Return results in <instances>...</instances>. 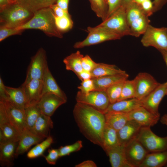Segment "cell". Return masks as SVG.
I'll return each instance as SVG.
<instances>
[{
    "instance_id": "obj_4",
    "label": "cell",
    "mask_w": 167,
    "mask_h": 167,
    "mask_svg": "<svg viewBox=\"0 0 167 167\" xmlns=\"http://www.w3.org/2000/svg\"><path fill=\"white\" fill-rule=\"evenodd\" d=\"M97 27L119 35L131 36L126 17V9L121 6L111 15Z\"/></svg>"
},
{
    "instance_id": "obj_42",
    "label": "cell",
    "mask_w": 167,
    "mask_h": 167,
    "mask_svg": "<svg viewBox=\"0 0 167 167\" xmlns=\"http://www.w3.org/2000/svg\"><path fill=\"white\" fill-rule=\"evenodd\" d=\"M24 31L15 28H9L0 26V41H2L11 36L20 35Z\"/></svg>"
},
{
    "instance_id": "obj_50",
    "label": "cell",
    "mask_w": 167,
    "mask_h": 167,
    "mask_svg": "<svg viewBox=\"0 0 167 167\" xmlns=\"http://www.w3.org/2000/svg\"><path fill=\"white\" fill-rule=\"evenodd\" d=\"M153 4L154 12L161 10L167 3V0H154Z\"/></svg>"
},
{
    "instance_id": "obj_1",
    "label": "cell",
    "mask_w": 167,
    "mask_h": 167,
    "mask_svg": "<svg viewBox=\"0 0 167 167\" xmlns=\"http://www.w3.org/2000/svg\"><path fill=\"white\" fill-rule=\"evenodd\" d=\"M73 115L83 135L92 143L102 148L106 123L104 113L90 105L77 102Z\"/></svg>"
},
{
    "instance_id": "obj_24",
    "label": "cell",
    "mask_w": 167,
    "mask_h": 167,
    "mask_svg": "<svg viewBox=\"0 0 167 167\" xmlns=\"http://www.w3.org/2000/svg\"><path fill=\"white\" fill-rule=\"evenodd\" d=\"M140 106L141 101L136 98L121 100L110 104L104 113L110 111L128 113Z\"/></svg>"
},
{
    "instance_id": "obj_39",
    "label": "cell",
    "mask_w": 167,
    "mask_h": 167,
    "mask_svg": "<svg viewBox=\"0 0 167 167\" xmlns=\"http://www.w3.org/2000/svg\"><path fill=\"white\" fill-rule=\"evenodd\" d=\"M135 90L134 79H126L124 82L120 96L118 101L135 98Z\"/></svg>"
},
{
    "instance_id": "obj_20",
    "label": "cell",
    "mask_w": 167,
    "mask_h": 167,
    "mask_svg": "<svg viewBox=\"0 0 167 167\" xmlns=\"http://www.w3.org/2000/svg\"><path fill=\"white\" fill-rule=\"evenodd\" d=\"M105 152L109 157L112 167H132L126 159L124 146L120 145L110 148Z\"/></svg>"
},
{
    "instance_id": "obj_60",
    "label": "cell",
    "mask_w": 167,
    "mask_h": 167,
    "mask_svg": "<svg viewBox=\"0 0 167 167\" xmlns=\"http://www.w3.org/2000/svg\"><path fill=\"white\" fill-rule=\"evenodd\" d=\"M26 0H22V2L20 3H20V4H22V3H23L24 2H25Z\"/></svg>"
},
{
    "instance_id": "obj_27",
    "label": "cell",
    "mask_w": 167,
    "mask_h": 167,
    "mask_svg": "<svg viewBox=\"0 0 167 167\" xmlns=\"http://www.w3.org/2000/svg\"><path fill=\"white\" fill-rule=\"evenodd\" d=\"M167 164V150L149 153L139 167H165Z\"/></svg>"
},
{
    "instance_id": "obj_23",
    "label": "cell",
    "mask_w": 167,
    "mask_h": 167,
    "mask_svg": "<svg viewBox=\"0 0 167 167\" xmlns=\"http://www.w3.org/2000/svg\"><path fill=\"white\" fill-rule=\"evenodd\" d=\"M18 142L0 143V162L2 165L11 166L13 163Z\"/></svg>"
},
{
    "instance_id": "obj_58",
    "label": "cell",
    "mask_w": 167,
    "mask_h": 167,
    "mask_svg": "<svg viewBox=\"0 0 167 167\" xmlns=\"http://www.w3.org/2000/svg\"><path fill=\"white\" fill-rule=\"evenodd\" d=\"M146 0H134L133 2L140 5L142 2Z\"/></svg>"
},
{
    "instance_id": "obj_55",
    "label": "cell",
    "mask_w": 167,
    "mask_h": 167,
    "mask_svg": "<svg viewBox=\"0 0 167 167\" xmlns=\"http://www.w3.org/2000/svg\"><path fill=\"white\" fill-rule=\"evenodd\" d=\"M134 0H122L121 6L125 9Z\"/></svg>"
},
{
    "instance_id": "obj_7",
    "label": "cell",
    "mask_w": 167,
    "mask_h": 167,
    "mask_svg": "<svg viewBox=\"0 0 167 167\" xmlns=\"http://www.w3.org/2000/svg\"><path fill=\"white\" fill-rule=\"evenodd\" d=\"M88 34L84 40L76 42L74 45L75 48H81L85 47L98 44L103 42L121 39L118 35L96 26L87 28Z\"/></svg>"
},
{
    "instance_id": "obj_57",
    "label": "cell",
    "mask_w": 167,
    "mask_h": 167,
    "mask_svg": "<svg viewBox=\"0 0 167 167\" xmlns=\"http://www.w3.org/2000/svg\"><path fill=\"white\" fill-rule=\"evenodd\" d=\"M159 51L161 53L163 58L167 66V51L161 50ZM165 83L167 84V81Z\"/></svg>"
},
{
    "instance_id": "obj_3",
    "label": "cell",
    "mask_w": 167,
    "mask_h": 167,
    "mask_svg": "<svg viewBox=\"0 0 167 167\" xmlns=\"http://www.w3.org/2000/svg\"><path fill=\"white\" fill-rule=\"evenodd\" d=\"M34 12L17 3L8 5L0 10V26L17 28L33 17Z\"/></svg>"
},
{
    "instance_id": "obj_59",
    "label": "cell",
    "mask_w": 167,
    "mask_h": 167,
    "mask_svg": "<svg viewBox=\"0 0 167 167\" xmlns=\"http://www.w3.org/2000/svg\"><path fill=\"white\" fill-rule=\"evenodd\" d=\"M22 0H11V4L15 3H20Z\"/></svg>"
},
{
    "instance_id": "obj_51",
    "label": "cell",
    "mask_w": 167,
    "mask_h": 167,
    "mask_svg": "<svg viewBox=\"0 0 167 167\" xmlns=\"http://www.w3.org/2000/svg\"><path fill=\"white\" fill-rule=\"evenodd\" d=\"M77 76L82 81L85 80L92 79L91 72L84 70Z\"/></svg>"
},
{
    "instance_id": "obj_31",
    "label": "cell",
    "mask_w": 167,
    "mask_h": 167,
    "mask_svg": "<svg viewBox=\"0 0 167 167\" xmlns=\"http://www.w3.org/2000/svg\"><path fill=\"white\" fill-rule=\"evenodd\" d=\"M120 145L117 131L105 123L103 133L102 149L105 151L110 148Z\"/></svg>"
},
{
    "instance_id": "obj_9",
    "label": "cell",
    "mask_w": 167,
    "mask_h": 167,
    "mask_svg": "<svg viewBox=\"0 0 167 167\" xmlns=\"http://www.w3.org/2000/svg\"><path fill=\"white\" fill-rule=\"evenodd\" d=\"M75 99L77 102L90 105L104 113L110 104L105 91L95 90L84 94L79 91Z\"/></svg>"
},
{
    "instance_id": "obj_43",
    "label": "cell",
    "mask_w": 167,
    "mask_h": 167,
    "mask_svg": "<svg viewBox=\"0 0 167 167\" xmlns=\"http://www.w3.org/2000/svg\"><path fill=\"white\" fill-rule=\"evenodd\" d=\"M78 88L81 92L84 94H87L95 90V87L93 79H91L82 81L80 85L78 87Z\"/></svg>"
},
{
    "instance_id": "obj_12",
    "label": "cell",
    "mask_w": 167,
    "mask_h": 167,
    "mask_svg": "<svg viewBox=\"0 0 167 167\" xmlns=\"http://www.w3.org/2000/svg\"><path fill=\"white\" fill-rule=\"evenodd\" d=\"M20 134L11 125L4 105H0V143L18 142Z\"/></svg>"
},
{
    "instance_id": "obj_10",
    "label": "cell",
    "mask_w": 167,
    "mask_h": 167,
    "mask_svg": "<svg viewBox=\"0 0 167 167\" xmlns=\"http://www.w3.org/2000/svg\"><path fill=\"white\" fill-rule=\"evenodd\" d=\"M135 90V98L142 100L160 84L151 75L146 72L139 73L134 79Z\"/></svg>"
},
{
    "instance_id": "obj_16",
    "label": "cell",
    "mask_w": 167,
    "mask_h": 167,
    "mask_svg": "<svg viewBox=\"0 0 167 167\" xmlns=\"http://www.w3.org/2000/svg\"><path fill=\"white\" fill-rule=\"evenodd\" d=\"M67 100L54 94L44 93L37 104L41 113L51 117L57 109Z\"/></svg>"
},
{
    "instance_id": "obj_14",
    "label": "cell",
    "mask_w": 167,
    "mask_h": 167,
    "mask_svg": "<svg viewBox=\"0 0 167 167\" xmlns=\"http://www.w3.org/2000/svg\"><path fill=\"white\" fill-rule=\"evenodd\" d=\"M0 101L4 104L11 124L21 134L25 129L24 109L15 106L8 101Z\"/></svg>"
},
{
    "instance_id": "obj_25",
    "label": "cell",
    "mask_w": 167,
    "mask_h": 167,
    "mask_svg": "<svg viewBox=\"0 0 167 167\" xmlns=\"http://www.w3.org/2000/svg\"><path fill=\"white\" fill-rule=\"evenodd\" d=\"M8 101L15 106L24 109L27 106V100L22 86L15 88L6 86Z\"/></svg>"
},
{
    "instance_id": "obj_18",
    "label": "cell",
    "mask_w": 167,
    "mask_h": 167,
    "mask_svg": "<svg viewBox=\"0 0 167 167\" xmlns=\"http://www.w3.org/2000/svg\"><path fill=\"white\" fill-rule=\"evenodd\" d=\"M141 126L137 122L129 120L125 125L117 131L119 143L121 145L126 146L133 139L136 138Z\"/></svg>"
},
{
    "instance_id": "obj_49",
    "label": "cell",
    "mask_w": 167,
    "mask_h": 167,
    "mask_svg": "<svg viewBox=\"0 0 167 167\" xmlns=\"http://www.w3.org/2000/svg\"><path fill=\"white\" fill-rule=\"evenodd\" d=\"M7 100L6 86L4 85L2 78L0 77V101Z\"/></svg>"
},
{
    "instance_id": "obj_2",
    "label": "cell",
    "mask_w": 167,
    "mask_h": 167,
    "mask_svg": "<svg viewBox=\"0 0 167 167\" xmlns=\"http://www.w3.org/2000/svg\"><path fill=\"white\" fill-rule=\"evenodd\" d=\"M16 28L24 30L28 29H39L48 36L59 38L63 37L62 33L58 30L56 25L54 13L49 7L36 11L31 19Z\"/></svg>"
},
{
    "instance_id": "obj_6",
    "label": "cell",
    "mask_w": 167,
    "mask_h": 167,
    "mask_svg": "<svg viewBox=\"0 0 167 167\" xmlns=\"http://www.w3.org/2000/svg\"><path fill=\"white\" fill-rule=\"evenodd\" d=\"M141 42L145 47L152 46L159 51H167V28H157L149 24Z\"/></svg>"
},
{
    "instance_id": "obj_33",
    "label": "cell",
    "mask_w": 167,
    "mask_h": 167,
    "mask_svg": "<svg viewBox=\"0 0 167 167\" xmlns=\"http://www.w3.org/2000/svg\"><path fill=\"white\" fill-rule=\"evenodd\" d=\"M25 129L30 130L41 113L37 105H29L24 109Z\"/></svg>"
},
{
    "instance_id": "obj_36",
    "label": "cell",
    "mask_w": 167,
    "mask_h": 167,
    "mask_svg": "<svg viewBox=\"0 0 167 167\" xmlns=\"http://www.w3.org/2000/svg\"><path fill=\"white\" fill-rule=\"evenodd\" d=\"M126 19L129 25L135 19L144 15H147L140 5L133 2L126 7Z\"/></svg>"
},
{
    "instance_id": "obj_46",
    "label": "cell",
    "mask_w": 167,
    "mask_h": 167,
    "mask_svg": "<svg viewBox=\"0 0 167 167\" xmlns=\"http://www.w3.org/2000/svg\"><path fill=\"white\" fill-rule=\"evenodd\" d=\"M106 0L108 7L107 19L121 6L122 0Z\"/></svg>"
},
{
    "instance_id": "obj_8",
    "label": "cell",
    "mask_w": 167,
    "mask_h": 167,
    "mask_svg": "<svg viewBox=\"0 0 167 167\" xmlns=\"http://www.w3.org/2000/svg\"><path fill=\"white\" fill-rule=\"evenodd\" d=\"M48 67L46 51L42 48H41L31 58L23 83H26L32 79L42 80Z\"/></svg>"
},
{
    "instance_id": "obj_21",
    "label": "cell",
    "mask_w": 167,
    "mask_h": 167,
    "mask_svg": "<svg viewBox=\"0 0 167 167\" xmlns=\"http://www.w3.org/2000/svg\"><path fill=\"white\" fill-rule=\"evenodd\" d=\"M129 75L126 73L92 79L93 81L95 90L105 91L110 86L127 79Z\"/></svg>"
},
{
    "instance_id": "obj_28",
    "label": "cell",
    "mask_w": 167,
    "mask_h": 167,
    "mask_svg": "<svg viewBox=\"0 0 167 167\" xmlns=\"http://www.w3.org/2000/svg\"><path fill=\"white\" fill-rule=\"evenodd\" d=\"M104 114L106 123L117 131L122 128L130 120L128 113L110 111Z\"/></svg>"
},
{
    "instance_id": "obj_56",
    "label": "cell",
    "mask_w": 167,
    "mask_h": 167,
    "mask_svg": "<svg viewBox=\"0 0 167 167\" xmlns=\"http://www.w3.org/2000/svg\"><path fill=\"white\" fill-rule=\"evenodd\" d=\"M160 119L161 123L167 127V113L164 114L160 118Z\"/></svg>"
},
{
    "instance_id": "obj_45",
    "label": "cell",
    "mask_w": 167,
    "mask_h": 167,
    "mask_svg": "<svg viewBox=\"0 0 167 167\" xmlns=\"http://www.w3.org/2000/svg\"><path fill=\"white\" fill-rule=\"evenodd\" d=\"M48 152V154L45 157L47 162L50 165H55L57 160L60 158L58 149H49Z\"/></svg>"
},
{
    "instance_id": "obj_32",
    "label": "cell",
    "mask_w": 167,
    "mask_h": 167,
    "mask_svg": "<svg viewBox=\"0 0 167 167\" xmlns=\"http://www.w3.org/2000/svg\"><path fill=\"white\" fill-rule=\"evenodd\" d=\"M150 20L146 15L135 19L129 24L131 36L139 37L143 35L150 24Z\"/></svg>"
},
{
    "instance_id": "obj_5",
    "label": "cell",
    "mask_w": 167,
    "mask_h": 167,
    "mask_svg": "<svg viewBox=\"0 0 167 167\" xmlns=\"http://www.w3.org/2000/svg\"><path fill=\"white\" fill-rule=\"evenodd\" d=\"M136 138L149 153L167 150V136L156 135L151 127H141Z\"/></svg>"
},
{
    "instance_id": "obj_11",
    "label": "cell",
    "mask_w": 167,
    "mask_h": 167,
    "mask_svg": "<svg viewBox=\"0 0 167 167\" xmlns=\"http://www.w3.org/2000/svg\"><path fill=\"white\" fill-rule=\"evenodd\" d=\"M125 147L126 157L128 163L132 167H139L149 152L137 138Z\"/></svg>"
},
{
    "instance_id": "obj_17",
    "label": "cell",
    "mask_w": 167,
    "mask_h": 167,
    "mask_svg": "<svg viewBox=\"0 0 167 167\" xmlns=\"http://www.w3.org/2000/svg\"><path fill=\"white\" fill-rule=\"evenodd\" d=\"M130 120L137 122L142 127L153 126L160 119V116L155 115L143 106L128 113Z\"/></svg>"
},
{
    "instance_id": "obj_30",
    "label": "cell",
    "mask_w": 167,
    "mask_h": 167,
    "mask_svg": "<svg viewBox=\"0 0 167 167\" xmlns=\"http://www.w3.org/2000/svg\"><path fill=\"white\" fill-rule=\"evenodd\" d=\"M84 56L78 50L66 57L63 60L66 69L74 72L77 76L83 70L82 59Z\"/></svg>"
},
{
    "instance_id": "obj_44",
    "label": "cell",
    "mask_w": 167,
    "mask_h": 167,
    "mask_svg": "<svg viewBox=\"0 0 167 167\" xmlns=\"http://www.w3.org/2000/svg\"><path fill=\"white\" fill-rule=\"evenodd\" d=\"M95 62L88 55L84 56L82 58L81 64L83 70L91 72L96 66Z\"/></svg>"
},
{
    "instance_id": "obj_47",
    "label": "cell",
    "mask_w": 167,
    "mask_h": 167,
    "mask_svg": "<svg viewBox=\"0 0 167 167\" xmlns=\"http://www.w3.org/2000/svg\"><path fill=\"white\" fill-rule=\"evenodd\" d=\"M140 5L148 17L151 16L154 13L153 4L151 0H146Z\"/></svg>"
},
{
    "instance_id": "obj_13",
    "label": "cell",
    "mask_w": 167,
    "mask_h": 167,
    "mask_svg": "<svg viewBox=\"0 0 167 167\" xmlns=\"http://www.w3.org/2000/svg\"><path fill=\"white\" fill-rule=\"evenodd\" d=\"M167 84H160L145 98L141 100L142 106L153 113L160 116L159 104L164 97L166 95Z\"/></svg>"
},
{
    "instance_id": "obj_52",
    "label": "cell",
    "mask_w": 167,
    "mask_h": 167,
    "mask_svg": "<svg viewBox=\"0 0 167 167\" xmlns=\"http://www.w3.org/2000/svg\"><path fill=\"white\" fill-rule=\"evenodd\" d=\"M70 0H57L56 4L64 11H68V4Z\"/></svg>"
},
{
    "instance_id": "obj_38",
    "label": "cell",
    "mask_w": 167,
    "mask_h": 167,
    "mask_svg": "<svg viewBox=\"0 0 167 167\" xmlns=\"http://www.w3.org/2000/svg\"><path fill=\"white\" fill-rule=\"evenodd\" d=\"M56 3L55 0H26L21 4L34 12L39 9L49 7Z\"/></svg>"
},
{
    "instance_id": "obj_15",
    "label": "cell",
    "mask_w": 167,
    "mask_h": 167,
    "mask_svg": "<svg viewBox=\"0 0 167 167\" xmlns=\"http://www.w3.org/2000/svg\"><path fill=\"white\" fill-rule=\"evenodd\" d=\"M21 86L25 94L27 106L37 105L44 94L43 80L32 79L26 83H23Z\"/></svg>"
},
{
    "instance_id": "obj_53",
    "label": "cell",
    "mask_w": 167,
    "mask_h": 167,
    "mask_svg": "<svg viewBox=\"0 0 167 167\" xmlns=\"http://www.w3.org/2000/svg\"><path fill=\"white\" fill-rule=\"evenodd\" d=\"M75 167H96V164L91 160H87L77 164L75 166Z\"/></svg>"
},
{
    "instance_id": "obj_62",
    "label": "cell",
    "mask_w": 167,
    "mask_h": 167,
    "mask_svg": "<svg viewBox=\"0 0 167 167\" xmlns=\"http://www.w3.org/2000/svg\"><path fill=\"white\" fill-rule=\"evenodd\" d=\"M166 95H167V92Z\"/></svg>"
},
{
    "instance_id": "obj_26",
    "label": "cell",
    "mask_w": 167,
    "mask_h": 167,
    "mask_svg": "<svg viewBox=\"0 0 167 167\" xmlns=\"http://www.w3.org/2000/svg\"><path fill=\"white\" fill-rule=\"evenodd\" d=\"M44 94L49 93L56 95L67 100V96L58 84L48 67L43 79Z\"/></svg>"
},
{
    "instance_id": "obj_37",
    "label": "cell",
    "mask_w": 167,
    "mask_h": 167,
    "mask_svg": "<svg viewBox=\"0 0 167 167\" xmlns=\"http://www.w3.org/2000/svg\"><path fill=\"white\" fill-rule=\"evenodd\" d=\"M55 20L57 27L62 33L69 31L73 28V22L69 13L61 17L55 16Z\"/></svg>"
},
{
    "instance_id": "obj_61",
    "label": "cell",
    "mask_w": 167,
    "mask_h": 167,
    "mask_svg": "<svg viewBox=\"0 0 167 167\" xmlns=\"http://www.w3.org/2000/svg\"><path fill=\"white\" fill-rule=\"evenodd\" d=\"M165 167H167V164H166V165L165 166Z\"/></svg>"
},
{
    "instance_id": "obj_54",
    "label": "cell",
    "mask_w": 167,
    "mask_h": 167,
    "mask_svg": "<svg viewBox=\"0 0 167 167\" xmlns=\"http://www.w3.org/2000/svg\"><path fill=\"white\" fill-rule=\"evenodd\" d=\"M10 4L11 0H0V10Z\"/></svg>"
},
{
    "instance_id": "obj_35",
    "label": "cell",
    "mask_w": 167,
    "mask_h": 167,
    "mask_svg": "<svg viewBox=\"0 0 167 167\" xmlns=\"http://www.w3.org/2000/svg\"><path fill=\"white\" fill-rule=\"evenodd\" d=\"M92 10L102 21L107 18L108 7L106 0H88Z\"/></svg>"
},
{
    "instance_id": "obj_48",
    "label": "cell",
    "mask_w": 167,
    "mask_h": 167,
    "mask_svg": "<svg viewBox=\"0 0 167 167\" xmlns=\"http://www.w3.org/2000/svg\"><path fill=\"white\" fill-rule=\"evenodd\" d=\"M49 7L53 10L55 16L56 17H61L69 13L63 10L56 3L53 4Z\"/></svg>"
},
{
    "instance_id": "obj_19",
    "label": "cell",
    "mask_w": 167,
    "mask_h": 167,
    "mask_svg": "<svg viewBox=\"0 0 167 167\" xmlns=\"http://www.w3.org/2000/svg\"><path fill=\"white\" fill-rule=\"evenodd\" d=\"M43 139L33 134L30 130L24 129L20 134L16 150L15 157L24 153L32 145L38 143Z\"/></svg>"
},
{
    "instance_id": "obj_41",
    "label": "cell",
    "mask_w": 167,
    "mask_h": 167,
    "mask_svg": "<svg viewBox=\"0 0 167 167\" xmlns=\"http://www.w3.org/2000/svg\"><path fill=\"white\" fill-rule=\"evenodd\" d=\"M82 147V142L81 140H78L71 145L61 146L58 148L60 157L69 155L71 153L78 151Z\"/></svg>"
},
{
    "instance_id": "obj_29",
    "label": "cell",
    "mask_w": 167,
    "mask_h": 167,
    "mask_svg": "<svg viewBox=\"0 0 167 167\" xmlns=\"http://www.w3.org/2000/svg\"><path fill=\"white\" fill-rule=\"evenodd\" d=\"M126 73V72L125 71L118 68L114 65L103 63H97L95 67L91 72L92 78Z\"/></svg>"
},
{
    "instance_id": "obj_34",
    "label": "cell",
    "mask_w": 167,
    "mask_h": 167,
    "mask_svg": "<svg viewBox=\"0 0 167 167\" xmlns=\"http://www.w3.org/2000/svg\"><path fill=\"white\" fill-rule=\"evenodd\" d=\"M54 142L53 138L49 136L45 140L38 143L31 149L27 154V157L29 159H33L43 155L45 151Z\"/></svg>"
},
{
    "instance_id": "obj_40",
    "label": "cell",
    "mask_w": 167,
    "mask_h": 167,
    "mask_svg": "<svg viewBox=\"0 0 167 167\" xmlns=\"http://www.w3.org/2000/svg\"><path fill=\"white\" fill-rule=\"evenodd\" d=\"M125 80L115 84L107 88L105 92L109 98L110 104L113 103L118 101L120 96L122 86Z\"/></svg>"
},
{
    "instance_id": "obj_22",
    "label": "cell",
    "mask_w": 167,
    "mask_h": 167,
    "mask_svg": "<svg viewBox=\"0 0 167 167\" xmlns=\"http://www.w3.org/2000/svg\"><path fill=\"white\" fill-rule=\"evenodd\" d=\"M53 127V123L51 117L41 113L30 130L33 134L44 139L49 136V132Z\"/></svg>"
}]
</instances>
